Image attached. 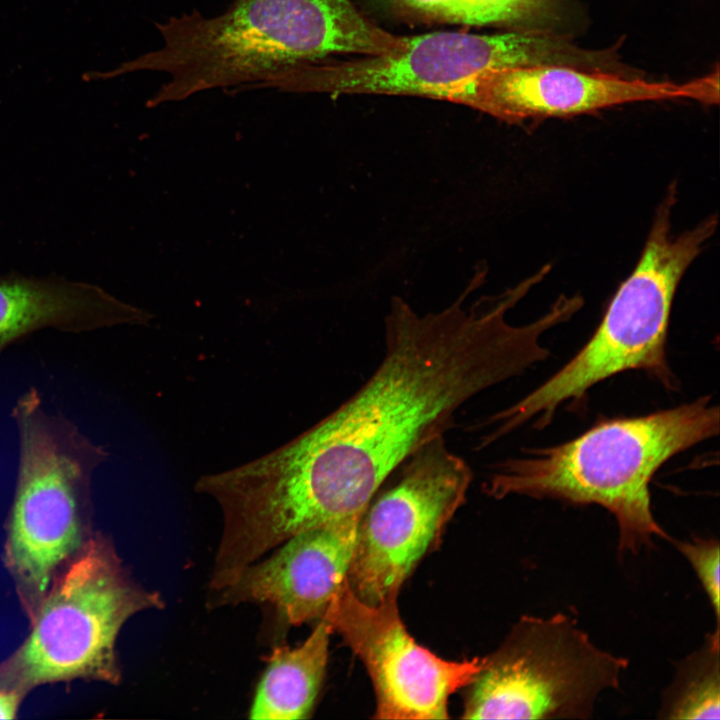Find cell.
Wrapping results in <instances>:
<instances>
[{
	"mask_svg": "<svg viewBox=\"0 0 720 720\" xmlns=\"http://www.w3.org/2000/svg\"><path fill=\"white\" fill-rule=\"evenodd\" d=\"M467 293L420 314L394 298L383 357L349 399L281 448L239 470V497L254 533L277 546L303 531L361 518L393 471L453 425L481 392L545 360L547 316L513 325L516 288L467 306Z\"/></svg>",
	"mask_w": 720,
	"mask_h": 720,
	"instance_id": "1",
	"label": "cell"
},
{
	"mask_svg": "<svg viewBox=\"0 0 720 720\" xmlns=\"http://www.w3.org/2000/svg\"><path fill=\"white\" fill-rule=\"evenodd\" d=\"M156 26L161 47L82 79L161 72L168 80L147 102L155 107L215 88H260L289 68L331 54L382 55L408 43L367 20L350 0H235L217 16L195 10Z\"/></svg>",
	"mask_w": 720,
	"mask_h": 720,
	"instance_id": "2",
	"label": "cell"
},
{
	"mask_svg": "<svg viewBox=\"0 0 720 720\" xmlns=\"http://www.w3.org/2000/svg\"><path fill=\"white\" fill-rule=\"evenodd\" d=\"M719 432L710 396L636 417L601 420L574 439L526 450L497 464L486 494L551 498L608 510L619 529V552H637L654 537L669 539L651 509L650 482L669 459Z\"/></svg>",
	"mask_w": 720,
	"mask_h": 720,
	"instance_id": "3",
	"label": "cell"
},
{
	"mask_svg": "<svg viewBox=\"0 0 720 720\" xmlns=\"http://www.w3.org/2000/svg\"><path fill=\"white\" fill-rule=\"evenodd\" d=\"M676 200L673 183L657 207L637 265L619 286L590 339L536 389L485 421L491 439L499 440L528 422L544 428L561 405L581 400L596 384L628 370H643L674 389L666 356L673 299L683 275L718 225L712 215L673 234Z\"/></svg>",
	"mask_w": 720,
	"mask_h": 720,
	"instance_id": "4",
	"label": "cell"
},
{
	"mask_svg": "<svg viewBox=\"0 0 720 720\" xmlns=\"http://www.w3.org/2000/svg\"><path fill=\"white\" fill-rule=\"evenodd\" d=\"M19 439L15 494L4 562L32 618L64 563L90 536V486L106 449L61 413L48 412L31 387L12 410Z\"/></svg>",
	"mask_w": 720,
	"mask_h": 720,
	"instance_id": "5",
	"label": "cell"
},
{
	"mask_svg": "<svg viewBox=\"0 0 720 720\" xmlns=\"http://www.w3.org/2000/svg\"><path fill=\"white\" fill-rule=\"evenodd\" d=\"M163 607L158 592L132 581L112 544L91 535L54 577L30 618L29 635L0 663V687L26 695L78 679L118 684L120 629L134 614Z\"/></svg>",
	"mask_w": 720,
	"mask_h": 720,
	"instance_id": "6",
	"label": "cell"
},
{
	"mask_svg": "<svg viewBox=\"0 0 720 720\" xmlns=\"http://www.w3.org/2000/svg\"><path fill=\"white\" fill-rule=\"evenodd\" d=\"M628 661L597 647L563 613L523 616L470 687L465 719H586Z\"/></svg>",
	"mask_w": 720,
	"mask_h": 720,
	"instance_id": "7",
	"label": "cell"
},
{
	"mask_svg": "<svg viewBox=\"0 0 720 720\" xmlns=\"http://www.w3.org/2000/svg\"><path fill=\"white\" fill-rule=\"evenodd\" d=\"M404 50L347 62H310L264 84L288 92L440 95L484 71L556 64L585 68L592 51L567 36L531 29L496 35L435 32L407 37Z\"/></svg>",
	"mask_w": 720,
	"mask_h": 720,
	"instance_id": "8",
	"label": "cell"
},
{
	"mask_svg": "<svg viewBox=\"0 0 720 720\" xmlns=\"http://www.w3.org/2000/svg\"><path fill=\"white\" fill-rule=\"evenodd\" d=\"M365 511L347 582L368 604L398 597L420 560L432 550L464 504L473 472L439 436L422 445L390 475Z\"/></svg>",
	"mask_w": 720,
	"mask_h": 720,
	"instance_id": "9",
	"label": "cell"
},
{
	"mask_svg": "<svg viewBox=\"0 0 720 720\" xmlns=\"http://www.w3.org/2000/svg\"><path fill=\"white\" fill-rule=\"evenodd\" d=\"M322 619L366 667L377 719L448 718L449 697L467 687L483 665V658L449 661L419 645L401 620L397 597L368 604L347 579Z\"/></svg>",
	"mask_w": 720,
	"mask_h": 720,
	"instance_id": "10",
	"label": "cell"
},
{
	"mask_svg": "<svg viewBox=\"0 0 720 720\" xmlns=\"http://www.w3.org/2000/svg\"><path fill=\"white\" fill-rule=\"evenodd\" d=\"M687 98L719 102V70L684 83L654 82L612 71L543 64L491 69L443 92L505 121L563 117L615 105Z\"/></svg>",
	"mask_w": 720,
	"mask_h": 720,
	"instance_id": "11",
	"label": "cell"
},
{
	"mask_svg": "<svg viewBox=\"0 0 720 720\" xmlns=\"http://www.w3.org/2000/svg\"><path fill=\"white\" fill-rule=\"evenodd\" d=\"M360 519L294 535L270 557L247 566L232 585L211 593L209 607L267 603L289 625L322 619L347 579Z\"/></svg>",
	"mask_w": 720,
	"mask_h": 720,
	"instance_id": "12",
	"label": "cell"
},
{
	"mask_svg": "<svg viewBox=\"0 0 720 720\" xmlns=\"http://www.w3.org/2000/svg\"><path fill=\"white\" fill-rule=\"evenodd\" d=\"M151 314L103 288L62 277H0V354L42 330L90 332L121 324H146Z\"/></svg>",
	"mask_w": 720,
	"mask_h": 720,
	"instance_id": "13",
	"label": "cell"
},
{
	"mask_svg": "<svg viewBox=\"0 0 720 720\" xmlns=\"http://www.w3.org/2000/svg\"><path fill=\"white\" fill-rule=\"evenodd\" d=\"M332 632L331 626L321 619L301 645L273 650L257 686L249 718L309 717L325 676Z\"/></svg>",
	"mask_w": 720,
	"mask_h": 720,
	"instance_id": "14",
	"label": "cell"
},
{
	"mask_svg": "<svg viewBox=\"0 0 720 720\" xmlns=\"http://www.w3.org/2000/svg\"><path fill=\"white\" fill-rule=\"evenodd\" d=\"M719 626L704 645L678 667L663 697L660 715L665 719H718L720 717Z\"/></svg>",
	"mask_w": 720,
	"mask_h": 720,
	"instance_id": "15",
	"label": "cell"
},
{
	"mask_svg": "<svg viewBox=\"0 0 720 720\" xmlns=\"http://www.w3.org/2000/svg\"><path fill=\"white\" fill-rule=\"evenodd\" d=\"M468 25L508 24L544 29L560 16L559 0H465Z\"/></svg>",
	"mask_w": 720,
	"mask_h": 720,
	"instance_id": "16",
	"label": "cell"
},
{
	"mask_svg": "<svg viewBox=\"0 0 720 720\" xmlns=\"http://www.w3.org/2000/svg\"><path fill=\"white\" fill-rule=\"evenodd\" d=\"M689 561L701 582L719 623V543L715 539L694 537L690 541H674Z\"/></svg>",
	"mask_w": 720,
	"mask_h": 720,
	"instance_id": "17",
	"label": "cell"
},
{
	"mask_svg": "<svg viewBox=\"0 0 720 720\" xmlns=\"http://www.w3.org/2000/svg\"><path fill=\"white\" fill-rule=\"evenodd\" d=\"M398 6L432 19L468 25L465 0H391Z\"/></svg>",
	"mask_w": 720,
	"mask_h": 720,
	"instance_id": "18",
	"label": "cell"
},
{
	"mask_svg": "<svg viewBox=\"0 0 720 720\" xmlns=\"http://www.w3.org/2000/svg\"><path fill=\"white\" fill-rule=\"evenodd\" d=\"M24 697L18 690L0 687V719H15Z\"/></svg>",
	"mask_w": 720,
	"mask_h": 720,
	"instance_id": "19",
	"label": "cell"
}]
</instances>
